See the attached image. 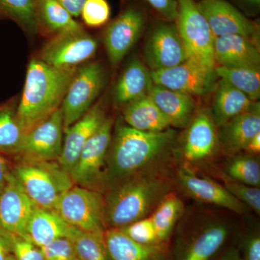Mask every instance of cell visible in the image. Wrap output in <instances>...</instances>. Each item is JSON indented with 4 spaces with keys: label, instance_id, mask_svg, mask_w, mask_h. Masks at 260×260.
I'll use <instances>...</instances> for the list:
<instances>
[{
    "label": "cell",
    "instance_id": "cell-1",
    "mask_svg": "<svg viewBox=\"0 0 260 260\" xmlns=\"http://www.w3.org/2000/svg\"><path fill=\"white\" fill-rule=\"evenodd\" d=\"M175 138L172 129L144 132L116 126L107 158V181L120 183L138 175L166 156Z\"/></svg>",
    "mask_w": 260,
    "mask_h": 260
},
{
    "label": "cell",
    "instance_id": "cell-21",
    "mask_svg": "<svg viewBox=\"0 0 260 260\" xmlns=\"http://www.w3.org/2000/svg\"><path fill=\"white\" fill-rule=\"evenodd\" d=\"M148 95L167 118L171 126L187 127L194 118L196 104L189 94L153 84Z\"/></svg>",
    "mask_w": 260,
    "mask_h": 260
},
{
    "label": "cell",
    "instance_id": "cell-31",
    "mask_svg": "<svg viewBox=\"0 0 260 260\" xmlns=\"http://www.w3.org/2000/svg\"><path fill=\"white\" fill-rule=\"evenodd\" d=\"M215 74L234 88L245 94L252 102L260 97V70L249 68H215Z\"/></svg>",
    "mask_w": 260,
    "mask_h": 260
},
{
    "label": "cell",
    "instance_id": "cell-24",
    "mask_svg": "<svg viewBox=\"0 0 260 260\" xmlns=\"http://www.w3.org/2000/svg\"><path fill=\"white\" fill-rule=\"evenodd\" d=\"M153 85L150 70L135 57L126 65L114 89V100L124 105L148 95Z\"/></svg>",
    "mask_w": 260,
    "mask_h": 260
},
{
    "label": "cell",
    "instance_id": "cell-12",
    "mask_svg": "<svg viewBox=\"0 0 260 260\" xmlns=\"http://www.w3.org/2000/svg\"><path fill=\"white\" fill-rule=\"evenodd\" d=\"M145 57L150 71L172 68L188 59L176 24H157L150 32L145 47Z\"/></svg>",
    "mask_w": 260,
    "mask_h": 260
},
{
    "label": "cell",
    "instance_id": "cell-43",
    "mask_svg": "<svg viewBox=\"0 0 260 260\" xmlns=\"http://www.w3.org/2000/svg\"><path fill=\"white\" fill-rule=\"evenodd\" d=\"M10 246L6 231L0 228V260H8L10 256Z\"/></svg>",
    "mask_w": 260,
    "mask_h": 260
},
{
    "label": "cell",
    "instance_id": "cell-33",
    "mask_svg": "<svg viewBox=\"0 0 260 260\" xmlns=\"http://www.w3.org/2000/svg\"><path fill=\"white\" fill-rule=\"evenodd\" d=\"M38 1L0 0V16L13 20L30 34H37L40 30L37 18Z\"/></svg>",
    "mask_w": 260,
    "mask_h": 260
},
{
    "label": "cell",
    "instance_id": "cell-34",
    "mask_svg": "<svg viewBox=\"0 0 260 260\" xmlns=\"http://www.w3.org/2000/svg\"><path fill=\"white\" fill-rule=\"evenodd\" d=\"M226 172L232 180L259 187V161L251 155H239L233 158L228 164Z\"/></svg>",
    "mask_w": 260,
    "mask_h": 260
},
{
    "label": "cell",
    "instance_id": "cell-10",
    "mask_svg": "<svg viewBox=\"0 0 260 260\" xmlns=\"http://www.w3.org/2000/svg\"><path fill=\"white\" fill-rule=\"evenodd\" d=\"M63 114L61 108L24 137L18 154L20 160L53 161L60 156L63 145Z\"/></svg>",
    "mask_w": 260,
    "mask_h": 260
},
{
    "label": "cell",
    "instance_id": "cell-14",
    "mask_svg": "<svg viewBox=\"0 0 260 260\" xmlns=\"http://www.w3.org/2000/svg\"><path fill=\"white\" fill-rule=\"evenodd\" d=\"M198 8L209 24L215 38L240 35L257 44L259 28L225 0H200Z\"/></svg>",
    "mask_w": 260,
    "mask_h": 260
},
{
    "label": "cell",
    "instance_id": "cell-37",
    "mask_svg": "<svg viewBox=\"0 0 260 260\" xmlns=\"http://www.w3.org/2000/svg\"><path fill=\"white\" fill-rule=\"evenodd\" d=\"M110 13V7L107 0H87L81 12L85 25L94 28L107 23Z\"/></svg>",
    "mask_w": 260,
    "mask_h": 260
},
{
    "label": "cell",
    "instance_id": "cell-11",
    "mask_svg": "<svg viewBox=\"0 0 260 260\" xmlns=\"http://www.w3.org/2000/svg\"><path fill=\"white\" fill-rule=\"evenodd\" d=\"M153 84L191 95H205L214 88L215 70L187 59L172 68L150 71Z\"/></svg>",
    "mask_w": 260,
    "mask_h": 260
},
{
    "label": "cell",
    "instance_id": "cell-30",
    "mask_svg": "<svg viewBox=\"0 0 260 260\" xmlns=\"http://www.w3.org/2000/svg\"><path fill=\"white\" fill-rule=\"evenodd\" d=\"M183 203L177 195L168 193L150 217L160 243L167 242L183 210Z\"/></svg>",
    "mask_w": 260,
    "mask_h": 260
},
{
    "label": "cell",
    "instance_id": "cell-6",
    "mask_svg": "<svg viewBox=\"0 0 260 260\" xmlns=\"http://www.w3.org/2000/svg\"><path fill=\"white\" fill-rule=\"evenodd\" d=\"M68 225L85 232H105V202L100 191L78 185L61 194L54 208Z\"/></svg>",
    "mask_w": 260,
    "mask_h": 260
},
{
    "label": "cell",
    "instance_id": "cell-38",
    "mask_svg": "<svg viewBox=\"0 0 260 260\" xmlns=\"http://www.w3.org/2000/svg\"><path fill=\"white\" fill-rule=\"evenodd\" d=\"M10 250L15 260H45L40 248L26 238L7 232Z\"/></svg>",
    "mask_w": 260,
    "mask_h": 260
},
{
    "label": "cell",
    "instance_id": "cell-15",
    "mask_svg": "<svg viewBox=\"0 0 260 260\" xmlns=\"http://www.w3.org/2000/svg\"><path fill=\"white\" fill-rule=\"evenodd\" d=\"M34 206L12 171L0 190V228L25 238V228Z\"/></svg>",
    "mask_w": 260,
    "mask_h": 260
},
{
    "label": "cell",
    "instance_id": "cell-4",
    "mask_svg": "<svg viewBox=\"0 0 260 260\" xmlns=\"http://www.w3.org/2000/svg\"><path fill=\"white\" fill-rule=\"evenodd\" d=\"M13 172L34 205L43 209L54 210L61 194L75 185L56 160H20Z\"/></svg>",
    "mask_w": 260,
    "mask_h": 260
},
{
    "label": "cell",
    "instance_id": "cell-35",
    "mask_svg": "<svg viewBox=\"0 0 260 260\" xmlns=\"http://www.w3.org/2000/svg\"><path fill=\"white\" fill-rule=\"evenodd\" d=\"M134 242L143 245L162 244L159 241L151 218H144L119 229Z\"/></svg>",
    "mask_w": 260,
    "mask_h": 260
},
{
    "label": "cell",
    "instance_id": "cell-9",
    "mask_svg": "<svg viewBox=\"0 0 260 260\" xmlns=\"http://www.w3.org/2000/svg\"><path fill=\"white\" fill-rule=\"evenodd\" d=\"M97 49L96 39L85 30L62 32L46 44L39 59L53 68L69 69L91 59Z\"/></svg>",
    "mask_w": 260,
    "mask_h": 260
},
{
    "label": "cell",
    "instance_id": "cell-45",
    "mask_svg": "<svg viewBox=\"0 0 260 260\" xmlns=\"http://www.w3.org/2000/svg\"><path fill=\"white\" fill-rule=\"evenodd\" d=\"M251 154H257L260 152V133L251 138L245 149Z\"/></svg>",
    "mask_w": 260,
    "mask_h": 260
},
{
    "label": "cell",
    "instance_id": "cell-32",
    "mask_svg": "<svg viewBox=\"0 0 260 260\" xmlns=\"http://www.w3.org/2000/svg\"><path fill=\"white\" fill-rule=\"evenodd\" d=\"M68 239L79 260H110L104 232H85L73 227Z\"/></svg>",
    "mask_w": 260,
    "mask_h": 260
},
{
    "label": "cell",
    "instance_id": "cell-7",
    "mask_svg": "<svg viewBox=\"0 0 260 260\" xmlns=\"http://www.w3.org/2000/svg\"><path fill=\"white\" fill-rule=\"evenodd\" d=\"M114 121L109 117L89 139L69 172L75 185L99 191L107 181V153L112 142Z\"/></svg>",
    "mask_w": 260,
    "mask_h": 260
},
{
    "label": "cell",
    "instance_id": "cell-13",
    "mask_svg": "<svg viewBox=\"0 0 260 260\" xmlns=\"http://www.w3.org/2000/svg\"><path fill=\"white\" fill-rule=\"evenodd\" d=\"M145 24L143 10L129 7L109 24L104 45L112 67L117 66L139 39Z\"/></svg>",
    "mask_w": 260,
    "mask_h": 260
},
{
    "label": "cell",
    "instance_id": "cell-26",
    "mask_svg": "<svg viewBox=\"0 0 260 260\" xmlns=\"http://www.w3.org/2000/svg\"><path fill=\"white\" fill-rule=\"evenodd\" d=\"M123 117L130 127L144 132H161L169 129L170 123L149 95L124 106Z\"/></svg>",
    "mask_w": 260,
    "mask_h": 260
},
{
    "label": "cell",
    "instance_id": "cell-42",
    "mask_svg": "<svg viewBox=\"0 0 260 260\" xmlns=\"http://www.w3.org/2000/svg\"><path fill=\"white\" fill-rule=\"evenodd\" d=\"M69 12L73 18H78L81 15L82 10L87 0H57Z\"/></svg>",
    "mask_w": 260,
    "mask_h": 260
},
{
    "label": "cell",
    "instance_id": "cell-19",
    "mask_svg": "<svg viewBox=\"0 0 260 260\" xmlns=\"http://www.w3.org/2000/svg\"><path fill=\"white\" fill-rule=\"evenodd\" d=\"M214 55L218 66L259 69L257 44L242 36L232 34L215 38Z\"/></svg>",
    "mask_w": 260,
    "mask_h": 260
},
{
    "label": "cell",
    "instance_id": "cell-48",
    "mask_svg": "<svg viewBox=\"0 0 260 260\" xmlns=\"http://www.w3.org/2000/svg\"><path fill=\"white\" fill-rule=\"evenodd\" d=\"M8 260H15L14 256L13 255H12V254H10V256H9V258H8Z\"/></svg>",
    "mask_w": 260,
    "mask_h": 260
},
{
    "label": "cell",
    "instance_id": "cell-20",
    "mask_svg": "<svg viewBox=\"0 0 260 260\" xmlns=\"http://www.w3.org/2000/svg\"><path fill=\"white\" fill-rule=\"evenodd\" d=\"M260 133V107L254 104L221 126L218 141L228 153H235L245 150L251 138Z\"/></svg>",
    "mask_w": 260,
    "mask_h": 260
},
{
    "label": "cell",
    "instance_id": "cell-47",
    "mask_svg": "<svg viewBox=\"0 0 260 260\" xmlns=\"http://www.w3.org/2000/svg\"><path fill=\"white\" fill-rule=\"evenodd\" d=\"M242 1L249 6L257 7L260 4V0H242Z\"/></svg>",
    "mask_w": 260,
    "mask_h": 260
},
{
    "label": "cell",
    "instance_id": "cell-44",
    "mask_svg": "<svg viewBox=\"0 0 260 260\" xmlns=\"http://www.w3.org/2000/svg\"><path fill=\"white\" fill-rule=\"evenodd\" d=\"M12 171H10L9 162L3 154L0 153V190L6 184L8 177Z\"/></svg>",
    "mask_w": 260,
    "mask_h": 260
},
{
    "label": "cell",
    "instance_id": "cell-3",
    "mask_svg": "<svg viewBox=\"0 0 260 260\" xmlns=\"http://www.w3.org/2000/svg\"><path fill=\"white\" fill-rule=\"evenodd\" d=\"M170 189L165 179L153 174H140L121 181L104 198L106 223L122 229L146 218Z\"/></svg>",
    "mask_w": 260,
    "mask_h": 260
},
{
    "label": "cell",
    "instance_id": "cell-18",
    "mask_svg": "<svg viewBox=\"0 0 260 260\" xmlns=\"http://www.w3.org/2000/svg\"><path fill=\"white\" fill-rule=\"evenodd\" d=\"M187 127L183 143L184 158L197 162L211 156L216 150L218 137L210 114L205 111L198 113Z\"/></svg>",
    "mask_w": 260,
    "mask_h": 260
},
{
    "label": "cell",
    "instance_id": "cell-25",
    "mask_svg": "<svg viewBox=\"0 0 260 260\" xmlns=\"http://www.w3.org/2000/svg\"><path fill=\"white\" fill-rule=\"evenodd\" d=\"M254 102L226 81L220 79L215 86L210 115L215 126L221 127L248 110Z\"/></svg>",
    "mask_w": 260,
    "mask_h": 260
},
{
    "label": "cell",
    "instance_id": "cell-16",
    "mask_svg": "<svg viewBox=\"0 0 260 260\" xmlns=\"http://www.w3.org/2000/svg\"><path fill=\"white\" fill-rule=\"evenodd\" d=\"M106 119L105 109L102 103L98 102L64 132L62 150L56 161L65 172L69 174L84 146Z\"/></svg>",
    "mask_w": 260,
    "mask_h": 260
},
{
    "label": "cell",
    "instance_id": "cell-17",
    "mask_svg": "<svg viewBox=\"0 0 260 260\" xmlns=\"http://www.w3.org/2000/svg\"><path fill=\"white\" fill-rule=\"evenodd\" d=\"M178 181L181 187L195 199L208 204L216 205L237 214L246 212L245 205L215 181L201 177L188 168H181L178 172Z\"/></svg>",
    "mask_w": 260,
    "mask_h": 260
},
{
    "label": "cell",
    "instance_id": "cell-2",
    "mask_svg": "<svg viewBox=\"0 0 260 260\" xmlns=\"http://www.w3.org/2000/svg\"><path fill=\"white\" fill-rule=\"evenodd\" d=\"M78 68L58 69L32 59L27 70L17 117L25 134L61 107Z\"/></svg>",
    "mask_w": 260,
    "mask_h": 260
},
{
    "label": "cell",
    "instance_id": "cell-5",
    "mask_svg": "<svg viewBox=\"0 0 260 260\" xmlns=\"http://www.w3.org/2000/svg\"><path fill=\"white\" fill-rule=\"evenodd\" d=\"M179 13L176 25L184 43L188 59L215 70L214 37L209 24L194 0H178Z\"/></svg>",
    "mask_w": 260,
    "mask_h": 260
},
{
    "label": "cell",
    "instance_id": "cell-41",
    "mask_svg": "<svg viewBox=\"0 0 260 260\" xmlns=\"http://www.w3.org/2000/svg\"><path fill=\"white\" fill-rule=\"evenodd\" d=\"M244 258L243 260H260L259 234H251L246 238L244 243Z\"/></svg>",
    "mask_w": 260,
    "mask_h": 260
},
{
    "label": "cell",
    "instance_id": "cell-22",
    "mask_svg": "<svg viewBox=\"0 0 260 260\" xmlns=\"http://www.w3.org/2000/svg\"><path fill=\"white\" fill-rule=\"evenodd\" d=\"M73 229L54 210L34 205L25 228V238L41 248L59 238L69 237Z\"/></svg>",
    "mask_w": 260,
    "mask_h": 260
},
{
    "label": "cell",
    "instance_id": "cell-46",
    "mask_svg": "<svg viewBox=\"0 0 260 260\" xmlns=\"http://www.w3.org/2000/svg\"><path fill=\"white\" fill-rule=\"evenodd\" d=\"M219 260H243V257L241 255L240 251L232 248L227 251Z\"/></svg>",
    "mask_w": 260,
    "mask_h": 260
},
{
    "label": "cell",
    "instance_id": "cell-36",
    "mask_svg": "<svg viewBox=\"0 0 260 260\" xmlns=\"http://www.w3.org/2000/svg\"><path fill=\"white\" fill-rule=\"evenodd\" d=\"M225 189L239 202L249 207L253 211L260 213L259 187L246 185L234 180L225 181Z\"/></svg>",
    "mask_w": 260,
    "mask_h": 260
},
{
    "label": "cell",
    "instance_id": "cell-27",
    "mask_svg": "<svg viewBox=\"0 0 260 260\" xmlns=\"http://www.w3.org/2000/svg\"><path fill=\"white\" fill-rule=\"evenodd\" d=\"M229 234L225 224H209L191 239L181 260H209L223 245Z\"/></svg>",
    "mask_w": 260,
    "mask_h": 260
},
{
    "label": "cell",
    "instance_id": "cell-28",
    "mask_svg": "<svg viewBox=\"0 0 260 260\" xmlns=\"http://www.w3.org/2000/svg\"><path fill=\"white\" fill-rule=\"evenodd\" d=\"M37 18L39 28H44L54 36L84 30L57 0H39Z\"/></svg>",
    "mask_w": 260,
    "mask_h": 260
},
{
    "label": "cell",
    "instance_id": "cell-40",
    "mask_svg": "<svg viewBox=\"0 0 260 260\" xmlns=\"http://www.w3.org/2000/svg\"><path fill=\"white\" fill-rule=\"evenodd\" d=\"M152 9L168 23H174L179 13L178 0H146Z\"/></svg>",
    "mask_w": 260,
    "mask_h": 260
},
{
    "label": "cell",
    "instance_id": "cell-29",
    "mask_svg": "<svg viewBox=\"0 0 260 260\" xmlns=\"http://www.w3.org/2000/svg\"><path fill=\"white\" fill-rule=\"evenodd\" d=\"M13 104L0 108V153L18 155L25 133L17 117Z\"/></svg>",
    "mask_w": 260,
    "mask_h": 260
},
{
    "label": "cell",
    "instance_id": "cell-8",
    "mask_svg": "<svg viewBox=\"0 0 260 260\" xmlns=\"http://www.w3.org/2000/svg\"><path fill=\"white\" fill-rule=\"evenodd\" d=\"M107 80L105 68L99 61L89 63L78 70L61 106L64 132L93 107Z\"/></svg>",
    "mask_w": 260,
    "mask_h": 260
},
{
    "label": "cell",
    "instance_id": "cell-39",
    "mask_svg": "<svg viewBox=\"0 0 260 260\" xmlns=\"http://www.w3.org/2000/svg\"><path fill=\"white\" fill-rule=\"evenodd\" d=\"M45 260H79L71 241L62 237L40 248Z\"/></svg>",
    "mask_w": 260,
    "mask_h": 260
},
{
    "label": "cell",
    "instance_id": "cell-23",
    "mask_svg": "<svg viewBox=\"0 0 260 260\" xmlns=\"http://www.w3.org/2000/svg\"><path fill=\"white\" fill-rule=\"evenodd\" d=\"M111 260H168L162 244L143 245L134 242L121 229L104 232Z\"/></svg>",
    "mask_w": 260,
    "mask_h": 260
}]
</instances>
